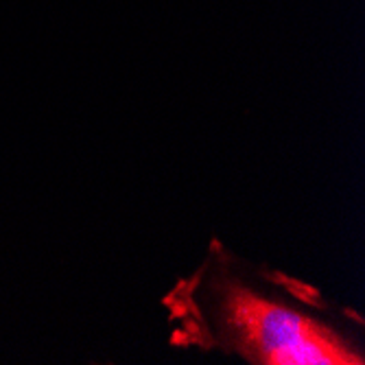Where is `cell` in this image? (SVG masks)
I'll use <instances>...</instances> for the list:
<instances>
[{
	"mask_svg": "<svg viewBox=\"0 0 365 365\" xmlns=\"http://www.w3.org/2000/svg\"><path fill=\"white\" fill-rule=\"evenodd\" d=\"M227 313L247 348L267 365H361L344 341L322 324L241 289H227Z\"/></svg>",
	"mask_w": 365,
	"mask_h": 365,
	"instance_id": "1",
	"label": "cell"
}]
</instances>
